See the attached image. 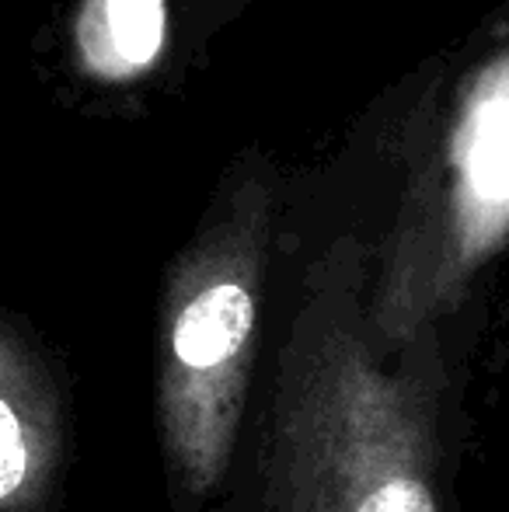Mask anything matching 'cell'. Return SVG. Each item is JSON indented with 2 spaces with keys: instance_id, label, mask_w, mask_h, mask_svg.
Here are the masks:
<instances>
[{
  "instance_id": "4",
  "label": "cell",
  "mask_w": 509,
  "mask_h": 512,
  "mask_svg": "<svg viewBox=\"0 0 509 512\" xmlns=\"http://www.w3.org/2000/svg\"><path fill=\"white\" fill-rule=\"evenodd\" d=\"M0 387V509L35 512L56 471V398L42 363L7 331Z\"/></svg>"
},
{
  "instance_id": "1",
  "label": "cell",
  "mask_w": 509,
  "mask_h": 512,
  "mask_svg": "<svg viewBox=\"0 0 509 512\" xmlns=\"http://www.w3.org/2000/svg\"><path fill=\"white\" fill-rule=\"evenodd\" d=\"M321 283L290 345L272 432V512H440L429 411Z\"/></svg>"
},
{
  "instance_id": "2",
  "label": "cell",
  "mask_w": 509,
  "mask_h": 512,
  "mask_svg": "<svg viewBox=\"0 0 509 512\" xmlns=\"http://www.w3.org/2000/svg\"><path fill=\"white\" fill-rule=\"evenodd\" d=\"M265 223L262 185H241L171 276L161 418L171 471L189 495L217 485L234 450L255 349Z\"/></svg>"
},
{
  "instance_id": "3",
  "label": "cell",
  "mask_w": 509,
  "mask_h": 512,
  "mask_svg": "<svg viewBox=\"0 0 509 512\" xmlns=\"http://www.w3.org/2000/svg\"><path fill=\"white\" fill-rule=\"evenodd\" d=\"M509 234V49L468 84L440 161L422 171L394 230L370 321L412 342L468 290Z\"/></svg>"
},
{
  "instance_id": "5",
  "label": "cell",
  "mask_w": 509,
  "mask_h": 512,
  "mask_svg": "<svg viewBox=\"0 0 509 512\" xmlns=\"http://www.w3.org/2000/svg\"><path fill=\"white\" fill-rule=\"evenodd\" d=\"M105 46L123 67H147L164 46V0H102Z\"/></svg>"
}]
</instances>
